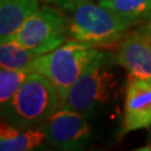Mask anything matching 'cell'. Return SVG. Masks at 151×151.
<instances>
[{"mask_svg":"<svg viewBox=\"0 0 151 151\" xmlns=\"http://www.w3.org/2000/svg\"><path fill=\"white\" fill-rule=\"evenodd\" d=\"M57 6L67 19L70 36L94 47L112 44L134 24L92 0H46Z\"/></svg>","mask_w":151,"mask_h":151,"instance_id":"6da1fadb","label":"cell"},{"mask_svg":"<svg viewBox=\"0 0 151 151\" xmlns=\"http://www.w3.org/2000/svg\"><path fill=\"white\" fill-rule=\"evenodd\" d=\"M116 57L100 52L80 77L72 85L62 106L90 116L99 108L111 101L119 87V78L114 68Z\"/></svg>","mask_w":151,"mask_h":151,"instance_id":"7a4b0ae2","label":"cell"},{"mask_svg":"<svg viewBox=\"0 0 151 151\" xmlns=\"http://www.w3.org/2000/svg\"><path fill=\"white\" fill-rule=\"evenodd\" d=\"M62 106L55 86L44 75L32 72L19 91L1 106V120L19 128H34L47 122Z\"/></svg>","mask_w":151,"mask_h":151,"instance_id":"3957f363","label":"cell"},{"mask_svg":"<svg viewBox=\"0 0 151 151\" xmlns=\"http://www.w3.org/2000/svg\"><path fill=\"white\" fill-rule=\"evenodd\" d=\"M97 53L96 47L73 39L65 42L52 52L37 56L30 67L54 85L63 103L72 85Z\"/></svg>","mask_w":151,"mask_h":151,"instance_id":"277c9868","label":"cell"},{"mask_svg":"<svg viewBox=\"0 0 151 151\" xmlns=\"http://www.w3.org/2000/svg\"><path fill=\"white\" fill-rule=\"evenodd\" d=\"M68 35L64 12L44 5L29 17L12 39L39 56L60 47L66 42Z\"/></svg>","mask_w":151,"mask_h":151,"instance_id":"5b68a950","label":"cell"},{"mask_svg":"<svg viewBox=\"0 0 151 151\" xmlns=\"http://www.w3.org/2000/svg\"><path fill=\"white\" fill-rule=\"evenodd\" d=\"M49 145L60 150H80L90 140L87 118L80 112L60 108L50 119L39 125Z\"/></svg>","mask_w":151,"mask_h":151,"instance_id":"8992f818","label":"cell"},{"mask_svg":"<svg viewBox=\"0 0 151 151\" xmlns=\"http://www.w3.org/2000/svg\"><path fill=\"white\" fill-rule=\"evenodd\" d=\"M151 127V83L129 77L121 135Z\"/></svg>","mask_w":151,"mask_h":151,"instance_id":"52a82bcc","label":"cell"},{"mask_svg":"<svg viewBox=\"0 0 151 151\" xmlns=\"http://www.w3.org/2000/svg\"><path fill=\"white\" fill-rule=\"evenodd\" d=\"M120 66L129 77L151 83V42L141 30L127 35L116 55Z\"/></svg>","mask_w":151,"mask_h":151,"instance_id":"ba28073f","label":"cell"},{"mask_svg":"<svg viewBox=\"0 0 151 151\" xmlns=\"http://www.w3.org/2000/svg\"><path fill=\"white\" fill-rule=\"evenodd\" d=\"M40 7V0H0V42L11 40Z\"/></svg>","mask_w":151,"mask_h":151,"instance_id":"9c48e42d","label":"cell"},{"mask_svg":"<svg viewBox=\"0 0 151 151\" xmlns=\"http://www.w3.org/2000/svg\"><path fill=\"white\" fill-rule=\"evenodd\" d=\"M46 134L40 127L19 128L1 120L0 122V150L30 151L42 148Z\"/></svg>","mask_w":151,"mask_h":151,"instance_id":"30bf717a","label":"cell"},{"mask_svg":"<svg viewBox=\"0 0 151 151\" xmlns=\"http://www.w3.org/2000/svg\"><path fill=\"white\" fill-rule=\"evenodd\" d=\"M97 2L134 25L146 22L151 16V0H99Z\"/></svg>","mask_w":151,"mask_h":151,"instance_id":"8fae6325","label":"cell"},{"mask_svg":"<svg viewBox=\"0 0 151 151\" xmlns=\"http://www.w3.org/2000/svg\"><path fill=\"white\" fill-rule=\"evenodd\" d=\"M38 55L14 39L0 44V66L2 68H26L30 67Z\"/></svg>","mask_w":151,"mask_h":151,"instance_id":"7c38bea8","label":"cell"},{"mask_svg":"<svg viewBox=\"0 0 151 151\" xmlns=\"http://www.w3.org/2000/svg\"><path fill=\"white\" fill-rule=\"evenodd\" d=\"M32 67L26 68H2L0 70V105L4 106L19 91L29 74Z\"/></svg>","mask_w":151,"mask_h":151,"instance_id":"4fadbf2b","label":"cell"},{"mask_svg":"<svg viewBox=\"0 0 151 151\" xmlns=\"http://www.w3.org/2000/svg\"><path fill=\"white\" fill-rule=\"evenodd\" d=\"M139 30H141V32H143L147 35H150L151 36V16L147 19L146 22H143V25L141 26Z\"/></svg>","mask_w":151,"mask_h":151,"instance_id":"5bb4252c","label":"cell"},{"mask_svg":"<svg viewBox=\"0 0 151 151\" xmlns=\"http://www.w3.org/2000/svg\"><path fill=\"white\" fill-rule=\"evenodd\" d=\"M137 150H139V151H151V131H150V140H149V143L146 145L145 147H142V148L137 149Z\"/></svg>","mask_w":151,"mask_h":151,"instance_id":"9a60e30c","label":"cell"},{"mask_svg":"<svg viewBox=\"0 0 151 151\" xmlns=\"http://www.w3.org/2000/svg\"><path fill=\"white\" fill-rule=\"evenodd\" d=\"M147 36L149 37V39H150V42H151V36H150V35H147Z\"/></svg>","mask_w":151,"mask_h":151,"instance_id":"2e32d148","label":"cell"}]
</instances>
